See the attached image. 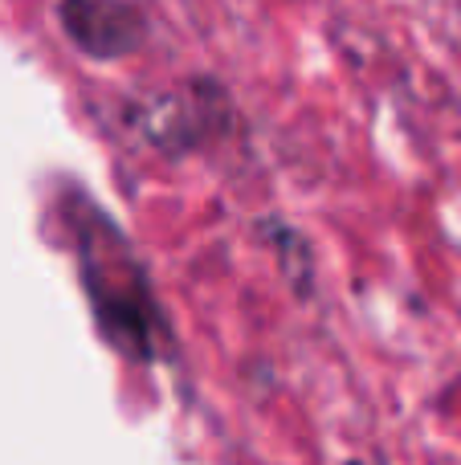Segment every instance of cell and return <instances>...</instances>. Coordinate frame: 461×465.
<instances>
[{
    "label": "cell",
    "mask_w": 461,
    "mask_h": 465,
    "mask_svg": "<svg viewBox=\"0 0 461 465\" xmlns=\"http://www.w3.org/2000/svg\"><path fill=\"white\" fill-rule=\"evenodd\" d=\"M62 25L90 57H123L139 45V8L123 0H62Z\"/></svg>",
    "instance_id": "obj_1"
}]
</instances>
